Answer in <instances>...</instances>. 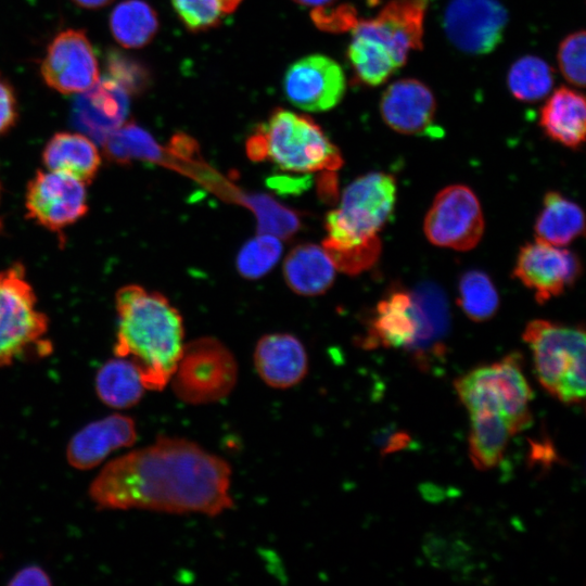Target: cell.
I'll return each instance as SVG.
<instances>
[{"instance_id":"6da1fadb","label":"cell","mask_w":586,"mask_h":586,"mask_svg":"<svg viewBox=\"0 0 586 586\" xmlns=\"http://www.w3.org/2000/svg\"><path fill=\"white\" fill-rule=\"evenodd\" d=\"M231 469L196 443L161 436L109 462L89 495L101 509L218 515L232 507Z\"/></svg>"},{"instance_id":"7a4b0ae2","label":"cell","mask_w":586,"mask_h":586,"mask_svg":"<svg viewBox=\"0 0 586 586\" xmlns=\"http://www.w3.org/2000/svg\"><path fill=\"white\" fill-rule=\"evenodd\" d=\"M116 311L115 356L135 365L145 390H163L184 346L181 315L163 294L138 284L117 291Z\"/></svg>"},{"instance_id":"3957f363","label":"cell","mask_w":586,"mask_h":586,"mask_svg":"<svg viewBox=\"0 0 586 586\" xmlns=\"http://www.w3.org/2000/svg\"><path fill=\"white\" fill-rule=\"evenodd\" d=\"M429 0H391L371 18L353 27L347 58L357 79L367 86L385 82L423 47Z\"/></svg>"},{"instance_id":"277c9868","label":"cell","mask_w":586,"mask_h":586,"mask_svg":"<svg viewBox=\"0 0 586 586\" xmlns=\"http://www.w3.org/2000/svg\"><path fill=\"white\" fill-rule=\"evenodd\" d=\"M246 153L253 161L297 174L334 171L343 164L340 150L313 118L284 109L275 110L256 128Z\"/></svg>"},{"instance_id":"5b68a950","label":"cell","mask_w":586,"mask_h":586,"mask_svg":"<svg viewBox=\"0 0 586 586\" xmlns=\"http://www.w3.org/2000/svg\"><path fill=\"white\" fill-rule=\"evenodd\" d=\"M396 193V180L387 173L371 171L352 181L326 217L328 235L322 246L328 254L347 252L377 239L394 211Z\"/></svg>"},{"instance_id":"8992f818","label":"cell","mask_w":586,"mask_h":586,"mask_svg":"<svg viewBox=\"0 0 586 586\" xmlns=\"http://www.w3.org/2000/svg\"><path fill=\"white\" fill-rule=\"evenodd\" d=\"M455 388L469 412L488 409L500 413L512 435L532 424L533 392L519 353L469 371L455 381Z\"/></svg>"},{"instance_id":"52a82bcc","label":"cell","mask_w":586,"mask_h":586,"mask_svg":"<svg viewBox=\"0 0 586 586\" xmlns=\"http://www.w3.org/2000/svg\"><path fill=\"white\" fill-rule=\"evenodd\" d=\"M237 380L233 354L220 341L205 336L184 344L170 382L180 400L205 405L227 397Z\"/></svg>"},{"instance_id":"ba28073f","label":"cell","mask_w":586,"mask_h":586,"mask_svg":"<svg viewBox=\"0 0 586 586\" xmlns=\"http://www.w3.org/2000/svg\"><path fill=\"white\" fill-rule=\"evenodd\" d=\"M48 318L21 266L0 272V367L11 365L42 341Z\"/></svg>"},{"instance_id":"9c48e42d","label":"cell","mask_w":586,"mask_h":586,"mask_svg":"<svg viewBox=\"0 0 586 586\" xmlns=\"http://www.w3.org/2000/svg\"><path fill=\"white\" fill-rule=\"evenodd\" d=\"M523 340L532 351L536 378L550 395L569 374L586 369L583 327L535 319L525 326Z\"/></svg>"},{"instance_id":"30bf717a","label":"cell","mask_w":586,"mask_h":586,"mask_svg":"<svg viewBox=\"0 0 586 586\" xmlns=\"http://www.w3.org/2000/svg\"><path fill=\"white\" fill-rule=\"evenodd\" d=\"M423 230L436 246L469 251L484 232V217L475 193L464 184L442 189L425 215Z\"/></svg>"},{"instance_id":"8fae6325","label":"cell","mask_w":586,"mask_h":586,"mask_svg":"<svg viewBox=\"0 0 586 586\" xmlns=\"http://www.w3.org/2000/svg\"><path fill=\"white\" fill-rule=\"evenodd\" d=\"M25 206L28 216L42 227L62 230L87 213L86 184L63 173L37 171L27 186Z\"/></svg>"},{"instance_id":"7c38bea8","label":"cell","mask_w":586,"mask_h":586,"mask_svg":"<svg viewBox=\"0 0 586 586\" xmlns=\"http://www.w3.org/2000/svg\"><path fill=\"white\" fill-rule=\"evenodd\" d=\"M508 12L498 0H450L444 14V29L460 51L481 55L502 40Z\"/></svg>"},{"instance_id":"4fadbf2b","label":"cell","mask_w":586,"mask_h":586,"mask_svg":"<svg viewBox=\"0 0 586 586\" xmlns=\"http://www.w3.org/2000/svg\"><path fill=\"white\" fill-rule=\"evenodd\" d=\"M44 82L63 94L81 93L99 79V63L86 33L66 29L49 43L40 65Z\"/></svg>"},{"instance_id":"5bb4252c","label":"cell","mask_w":586,"mask_h":586,"mask_svg":"<svg viewBox=\"0 0 586 586\" xmlns=\"http://www.w3.org/2000/svg\"><path fill=\"white\" fill-rule=\"evenodd\" d=\"M581 272L575 253L536 240L521 247L513 269L514 277L534 292L540 304L570 289Z\"/></svg>"},{"instance_id":"9a60e30c","label":"cell","mask_w":586,"mask_h":586,"mask_svg":"<svg viewBox=\"0 0 586 586\" xmlns=\"http://www.w3.org/2000/svg\"><path fill=\"white\" fill-rule=\"evenodd\" d=\"M288 100L307 112H324L344 97L346 79L340 64L323 54H309L293 62L283 78Z\"/></svg>"},{"instance_id":"2e32d148","label":"cell","mask_w":586,"mask_h":586,"mask_svg":"<svg viewBox=\"0 0 586 586\" xmlns=\"http://www.w3.org/2000/svg\"><path fill=\"white\" fill-rule=\"evenodd\" d=\"M425 329V315L418 296L394 289L378 303L364 341L367 348H403L411 354Z\"/></svg>"},{"instance_id":"e0dca14e","label":"cell","mask_w":586,"mask_h":586,"mask_svg":"<svg viewBox=\"0 0 586 586\" xmlns=\"http://www.w3.org/2000/svg\"><path fill=\"white\" fill-rule=\"evenodd\" d=\"M73 107L74 125L87 137L102 142L120 127L129 113V93L109 77L78 93Z\"/></svg>"},{"instance_id":"ac0fdd59","label":"cell","mask_w":586,"mask_h":586,"mask_svg":"<svg viewBox=\"0 0 586 586\" xmlns=\"http://www.w3.org/2000/svg\"><path fill=\"white\" fill-rule=\"evenodd\" d=\"M380 113L385 124L398 133L424 135L434 128L436 100L425 84L404 78L384 90Z\"/></svg>"},{"instance_id":"d6986e66","label":"cell","mask_w":586,"mask_h":586,"mask_svg":"<svg viewBox=\"0 0 586 586\" xmlns=\"http://www.w3.org/2000/svg\"><path fill=\"white\" fill-rule=\"evenodd\" d=\"M137 440L132 418L114 413L79 430L68 442L66 458L78 470L99 466L113 451L131 446Z\"/></svg>"},{"instance_id":"ffe728a7","label":"cell","mask_w":586,"mask_h":586,"mask_svg":"<svg viewBox=\"0 0 586 586\" xmlns=\"http://www.w3.org/2000/svg\"><path fill=\"white\" fill-rule=\"evenodd\" d=\"M254 365L265 384L285 390L304 380L308 371V356L296 336L271 333L258 340L254 351Z\"/></svg>"},{"instance_id":"44dd1931","label":"cell","mask_w":586,"mask_h":586,"mask_svg":"<svg viewBox=\"0 0 586 586\" xmlns=\"http://www.w3.org/2000/svg\"><path fill=\"white\" fill-rule=\"evenodd\" d=\"M539 125L552 141L573 150L579 149L586 133L583 93L564 86L555 90L540 110Z\"/></svg>"},{"instance_id":"7402d4cb","label":"cell","mask_w":586,"mask_h":586,"mask_svg":"<svg viewBox=\"0 0 586 586\" xmlns=\"http://www.w3.org/2000/svg\"><path fill=\"white\" fill-rule=\"evenodd\" d=\"M47 169L72 176L86 186L97 176L101 156L94 142L78 132H56L42 151Z\"/></svg>"},{"instance_id":"603a6c76","label":"cell","mask_w":586,"mask_h":586,"mask_svg":"<svg viewBox=\"0 0 586 586\" xmlns=\"http://www.w3.org/2000/svg\"><path fill=\"white\" fill-rule=\"evenodd\" d=\"M336 267L324 250L313 243L295 246L283 262V277L289 288L305 296L328 291L334 282Z\"/></svg>"},{"instance_id":"cb8c5ba5","label":"cell","mask_w":586,"mask_h":586,"mask_svg":"<svg viewBox=\"0 0 586 586\" xmlns=\"http://www.w3.org/2000/svg\"><path fill=\"white\" fill-rule=\"evenodd\" d=\"M584 231L585 216L581 206L559 192H547L534 225L536 241L565 246Z\"/></svg>"},{"instance_id":"d4e9b609","label":"cell","mask_w":586,"mask_h":586,"mask_svg":"<svg viewBox=\"0 0 586 586\" xmlns=\"http://www.w3.org/2000/svg\"><path fill=\"white\" fill-rule=\"evenodd\" d=\"M470 459L481 471L493 469L504 457L512 435L510 429L502 416L493 410H475L470 412Z\"/></svg>"},{"instance_id":"484cf974","label":"cell","mask_w":586,"mask_h":586,"mask_svg":"<svg viewBox=\"0 0 586 586\" xmlns=\"http://www.w3.org/2000/svg\"><path fill=\"white\" fill-rule=\"evenodd\" d=\"M145 387L132 362L117 357L106 361L95 375V391L100 400L117 409L138 404Z\"/></svg>"},{"instance_id":"4316f807","label":"cell","mask_w":586,"mask_h":586,"mask_svg":"<svg viewBox=\"0 0 586 586\" xmlns=\"http://www.w3.org/2000/svg\"><path fill=\"white\" fill-rule=\"evenodd\" d=\"M110 29L124 48L146 46L158 30V18L153 8L143 0H124L111 12Z\"/></svg>"},{"instance_id":"83f0119b","label":"cell","mask_w":586,"mask_h":586,"mask_svg":"<svg viewBox=\"0 0 586 586\" xmlns=\"http://www.w3.org/2000/svg\"><path fill=\"white\" fill-rule=\"evenodd\" d=\"M103 153L112 162L129 164L133 161L161 162L162 146L145 129L135 122H125L102 142Z\"/></svg>"},{"instance_id":"f1b7e54d","label":"cell","mask_w":586,"mask_h":586,"mask_svg":"<svg viewBox=\"0 0 586 586\" xmlns=\"http://www.w3.org/2000/svg\"><path fill=\"white\" fill-rule=\"evenodd\" d=\"M457 303L468 318L482 322L497 313L499 295L486 272L471 269L459 279Z\"/></svg>"},{"instance_id":"f546056e","label":"cell","mask_w":586,"mask_h":586,"mask_svg":"<svg viewBox=\"0 0 586 586\" xmlns=\"http://www.w3.org/2000/svg\"><path fill=\"white\" fill-rule=\"evenodd\" d=\"M507 81L515 99L534 102L550 92L553 85V71L542 58L524 55L511 65Z\"/></svg>"},{"instance_id":"4dcf8cb0","label":"cell","mask_w":586,"mask_h":586,"mask_svg":"<svg viewBox=\"0 0 586 586\" xmlns=\"http://www.w3.org/2000/svg\"><path fill=\"white\" fill-rule=\"evenodd\" d=\"M281 253L282 244L279 238L268 233H258L239 251L237 256L238 271L246 279H258L272 269Z\"/></svg>"},{"instance_id":"1f68e13d","label":"cell","mask_w":586,"mask_h":586,"mask_svg":"<svg viewBox=\"0 0 586 586\" xmlns=\"http://www.w3.org/2000/svg\"><path fill=\"white\" fill-rule=\"evenodd\" d=\"M242 0H171L173 7L191 31H204L218 26Z\"/></svg>"},{"instance_id":"d6a6232c","label":"cell","mask_w":586,"mask_h":586,"mask_svg":"<svg viewBox=\"0 0 586 586\" xmlns=\"http://www.w3.org/2000/svg\"><path fill=\"white\" fill-rule=\"evenodd\" d=\"M246 203L256 215L258 233H268L279 239H285L300 228L297 214L270 196L250 195L246 198Z\"/></svg>"},{"instance_id":"836d02e7","label":"cell","mask_w":586,"mask_h":586,"mask_svg":"<svg viewBox=\"0 0 586 586\" xmlns=\"http://www.w3.org/2000/svg\"><path fill=\"white\" fill-rule=\"evenodd\" d=\"M105 69L106 77L120 85L129 95L142 93L151 82V74L141 62L116 49L107 51Z\"/></svg>"},{"instance_id":"e575fe53","label":"cell","mask_w":586,"mask_h":586,"mask_svg":"<svg viewBox=\"0 0 586 586\" xmlns=\"http://www.w3.org/2000/svg\"><path fill=\"white\" fill-rule=\"evenodd\" d=\"M585 30H576L562 39L557 60L561 74L575 87L585 86Z\"/></svg>"},{"instance_id":"d590c367","label":"cell","mask_w":586,"mask_h":586,"mask_svg":"<svg viewBox=\"0 0 586 586\" xmlns=\"http://www.w3.org/2000/svg\"><path fill=\"white\" fill-rule=\"evenodd\" d=\"M313 20L326 30H347L357 23L356 12L351 5L322 8L313 11Z\"/></svg>"},{"instance_id":"8d00e7d4","label":"cell","mask_w":586,"mask_h":586,"mask_svg":"<svg viewBox=\"0 0 586 586\" xmlns=\"http://www.w3.org/2000/svg\"><path fill=\"white\" fill-rule=\"evenodd\" d=\"M374 443L382 456L396 453L411 445V437L403 430L390 424L379 430Z\"/></svg>"},{"instance_id":"74e56055","label":"cell","mask_w":586,"mask_h":586,"mask_svg":"<svg viewBox=\"0 0 586 586\" xmlns=\"http://www.w3.org/2000/svg\"><path fill=\"white\" fill-rule=\"evenodd\" d=\"M18 117L17 101L12 86L0 78V135L9 131Z\"/></svg>"},{"instance_id":"f35d334b","label":"cell","mask_w":586,"mask_h":586,"mask_svg":"<svg viewBox=\"0 0 586 586\" xmlns=\"http://www.w3.org/2000/svg\"><path fill=\"white\" fill-rule=\"evenodd\" d=\"M51 579L48 573L36 565H30L17 571L11 578L9 585H50Z\"/></svg>"},{"instance_id":"ab89813d","label":"cell","mask_w":586,"mask_h":586,"mask_svg":"<svg viewBox=\"0 0 586 586\" xmlns=\"http://www.w3.org/2000/svg\"><path fill=\"white\" fill-rule=\"evenodd\" d=\"M75 4L85 9H100L110 4L113 0H72Z\"/></svg>"},{"instance_id":"60d3db41","label":"cell","mask_w":586,"mask_h":586,"mask_svg":"<svg viewBox=\"0 0 586 586\" xmlns=\"http://www.w3.org/2000/svg\"><path fill=\"white\" fill-rule=\"evenodd\" d=\"M294 2L303 5V7H310L314 8V10L328 8L333 4L335 0H293Z\"/></svg>"},{"instance_id":"b9f144b4","label":"cell","mask_w":586,"mask_h":586,"mask_svg":"<svg viewBox=\"0 0 586 586\" xmlns=\"http://www.w3.org/2000/svg\"><path fill=\"white\" fill-rule=\"evenodd\" d=\"M365 1L370 7L377 5L381 2V0H365Z\"/></svg>"}]
</instances>
